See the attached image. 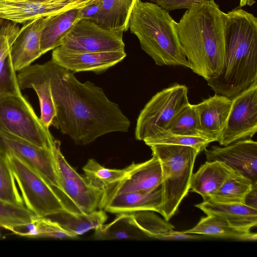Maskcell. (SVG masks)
<instances>
[{
  "instance_id": "41",
  "label": "cell",
  "mask_w": 257,
  "mask_h": 257,
  "mask_svg": "<svg viewBox=\"0 0 257 257\" xmlns=\"http://www.w3.org/2000/svg\"><path fill=\"white\" fill-rule=\"evenodd\" d=\"M3 238V236L2 234L0 232V239Z\"/></svg>"
},
{
  "instance_id": "30",
  "label": "cell",
  "mask_w": 257,
  "mask_h": 257,
  "mask_svg": "<svg viewBox=\"0 0 257 257\" xmlns=\"http://www.w3.org/2000/svg\"><path fill=\"white\" fill-rule=\"evenodd\" d=\"M85 178L94 188L104 190L111 184L124 178L127 174V167L123 169H109L90 159L83 167Z\"/></svg>"
},
{
  "instance_id": "13",
  "label": "cell",
  "mask_w": 257,
  "mask_h": 257,
  "mask_svg": "<svg viewBox=\"0 0 257 257\" xmlns=\"http://www.w3.org/2000/svg\"><path fill=\"white\" fill-rule=\"evenodd\" d=\"M0 153L17 156L37 171L51 186L60 191L51 149L0 132Z\"/></svg>"
},
{
  "instance_id": "23",
  "label": "cell",
  "mask_w": 257,
  "mask_h": 257,
  "mask_svg": "<svg viewBox=\"0 0 257 257\" xmlns=\"http://www.w3.org/2000/svg\"><path fill=\"white\" fill-rule=\"evenodd\" d=\"M139 229L148 237L165 240H196L202 235L188 234L174 230L175 227L152 211H139L131 213Z\"/></svg>"
},
{
  "instance_id": "11",
  "label": "cell",
  "mask_w": 257,
  "mask_h": 257,
  "mask_svg": "<svg viewBox=\"0 0 257 257\" xmlns=\"http://www.w3.org/2000/svg\"><path fill=\"white\" fill-rule=\"evenodd\" d=\"M123 32L103 28L88 19L76 22L63 39L61 46L73 51L105 52L124 50Z\"/></svg>"
},
{
  "instance_id": "32",
  "label": "cell",
  "mask_w": 257,
  "mask_h": 257,
  "mask_svg": "<svg viewBox=\"0 0 257 257\" xmlns=\"http://www.w3.org/2000/svg\"><path fill=\"white\" fill-rule=\"evenodd\" d=\"M6 156L0 153V199L19 205L24 203Z\"/></svg>"
},
{
  "instance_id": "27",
  "label": "cell",
  "mask_w": 257,
  "mask_h": 257,
  "mask_svg": "<svg viewBox=\"0 0 257 257\" xmlns=\"http://www.w3.org/2000/svg\"><path fill=\"white\" fill-rule=\"evenodd\" d=\"M47 217L57 223L61 227L79 236L104 223L107 218L102 209L89 213L65 210Z\"/></svg>"
},
{
  "instance_id": "38",
  "label": "cell",
  "mask_w": 257,
  "mask_h": 257,
  "mask_svg": "<svg viewBox=\"0 0 257 257\" xmlns=\"http://www.w3.org/2000/svg\"><path fill=\"white\" fill-rule=\"evenodd\" d=\"M101 8V0H96L80 9L79 20L88 19L95 23Z\"/></svg>"
},
{
  "instance_id": "25",
  "label": "cell",
  "mask_w": 257,
  "mask_h": 257,
  "mask_svg": "<svg viewBox=\"0 0 257 257\" xmlns=\"http://www.w3.org/2000/svg\"><path fill=\"white\" fill-rule=\"evenodd\" d=\"M181 231L240 241H255L257 239L256 233L233 227L223 218L214 215H207L206 217H202L193 228Z\"/></svg>"
},
{
  "instance_id": "28",
  "label": "cell",
  "mask_w": 257,
  "mask_h": 257,
  "mask_svg": "<svg viewBox=\"0 0 257 257\" xmlns=\"http://www.w3.org/2000/svg\"><path fill=\"white\" fill-rule=\"evenodd\" d=\"M94 229L95 240H142L147 237L136 225L132 213L118 214L110 223L101 224Z\"/></svg>"
},
{
  "instance_id": "34",
  "label": "cell",
  "mask_w": 257,
  "mask_h": 257,
  "mask_svg": "<svg viewBox=\"0 0 257 257\" xmlns=\"http://www.w3.org/2000/svg\"><path fill=\"white\" fill-rule=\"evenodd\" d=\"M36 216L25 205L0 199V227L8 228L31 223Z\"/></svg>"
},
{
  "instance_id": "2",
  "label": "cell",
  "mask_w": 257,
  "mask_h": 257,
  "mask_svg": "<svg viewBox=\"0 0 257 257\" xmlns=\"http://www.w3.org/2000/svg\"><path fill=\"white\" fill-rule=\"evenodd\" d=\"M224 14L214 0H204L174 22L189 68L207 82L219 76L223 68Z\"/></svg>"
},
{
  "instance_id": "24",
  "label": "cell",
  "mask_w": 257,
  "mask_h": 257,
  "mask_svg": "<svg viewBox=\"0 0 257 257\" xmlns=\"http://www.w3.org/2000/svg\"><path fill=\"white\" fill-rule=\"evenodd\" d=\"M80 9H71L47 17L41 37L42 55L61 46L63 39L79 20Z\"/></svg>"
},
{
  "instance_id": "1",
  "label": "cell",
  "mask_w": 257,
  "mask_h": 257,
  "mask_svg": "<svg viewBox=\"0 0 257 257\" xmlns=\"http://www.w3.org/2000/svg\"><path fill=\"white\" fill-rule=\"evenodd\" d=\"M38 66L50 83L56 109L53 125L76 144L87 145L104 135L128 131L130 120L101 87L79 81L73 72L52 60Z\"/></svg>"
},
{
  "instance_id": "12",
  "label": "cell",
  "mask_w": 257,
  "mask_h": 257,
  "mask_svg": "<svg viewBox=\"0 0 257 257\" xmlns=\"http://www.w3.org/2000/svg\"><path fill=\"white\" fill-rule=\"evenodd\" d=\"M96 0H0V19L16 24L81 8Z\"/></svg>"
},
{
  "instance_id": "42",
  "label": "cell",
  "mask_w": 257,
  "mask_h": 257,
  "mask_svg": "<svg viewBox=\"0 0 257 257\" xmlns=\"http://www.w3.org/2000/svg\"><path fill=\"white\" fill-rule=\"evenodd\" d=\"M14 1H23V0H14Z\"/></svg>"
},
{
  "instance_id": "29",
  "label": "cell",
  "mask_w": 257,
  "mask_h": 257,
  "mask_svg": "<svg viewBox=\"0 0 257 257\" xmlns=\"http://www.w3.org/2000/svg\"><path fill=\"white\" fill-rule=\"evenodd\" d=\"M255 185L257 184H254L249 178L234 170L219 189L207 201L245 203L246 196Z\"/></svg>"
},
{
  "instance_id": "26",
  "label": "cell",
  "mask_w": 257,
  "mask_h": 257,
  "mask_svg": "<svg viewBox=\"0 0 257 257\" xmlns=\"http://www.w3.org/2000/svg\"><path fill=\"white\" fill-rule=\"evenodd\" d=\"M136 0H101V8L95 23L105 29L124 32Z\"/></svg>"
},
{
  "instance_id": "8",
  "label": "cell",
  "mask_w": 257,
  "mask_h": 257,
  "mask_svg": "<svg viewBox=\"0 0 257 257\" xmlns=\"http://www.w3.org/2000/svg\"><path fill=\"white\" fill-rule=\"evenodd\" d=\"M189 104L188 88L185 85L175 83L157 93L139 114L136 140L144 142L166 130L174 117Z\"/></svg>"
},
{
  "instance_id": "36",
  "label": "cell",
  "mask_w": 257,
  "mask_h": 257,
  "mask_svg": "<svg viewBox=\"0 0 257 257\" xmlns=\"http://www.w3.org/2000/svg\"><path fill=\"white\" fill-rule=\"evenodd\" d=\"M20 30L17 24L0 19V55L11 49Z\"/></svg>"
},
{
  "instance_id": "5",
  "label": "cell",
  "mask_w": 257,
  "mask_h": 257,
  "mask_svg": "<svg viewBox=\"0 0 257 257\" xmlns=\"http://www.w3.org/2000/svg\"><path fill=\"white\" fill-rule=\"evenodd\" d=\"M10 82L0 89V132L51 149L55 139L21 92L16 72L8 59Z\"/></svg>"
},
{
  "instance_id": "14",
  "label": "cell",
  "mask_w": 257,
  "mask_h": 257,
  "mask_svg": "<svg viewBox=\"0 0 257 257\" xmlns=\"http://www.w3.org/2000/svg\"><path fill=\"white\" fill-rule=\"evenodd\" d=\"M127 168V174L124 178L103 190L100 206L114 195L134 192H150L162 184L161 165L154 154L149 160L141 163H133Z\"/></svg>"
},
{
  "instance_id": "19",
  "label": "cell",
  "mask_w": 257,
  "mask_h": 257,
  "mask_svg": "<svg viewBox=\"0 0 257 257\" xmlns=\"http://www.w3.org/2000/svg\"><path fill=\"white\" fill-rule=\"evenodd\" d=\"M18 72L17 76L20 89L31 88L36 92L40 106V120L46 127L49 128L53 125L56 116L49 81L43 74L38 64L30 65Z\"/></svg>"
},
{
  "instance_id": "31",
  "label": "cell",
  "mask_w": 257,
  "mask_h": 257,
  "mask_svg": "<svg viewBox=\"0 0 257 257\" xmlns=\"http://www.w3.org/2000/svg\"><path fill=\"white\" fill-rule=\"evenodd\" d=\"M165 131L178 135L206 138L201 130L194 104L190 103L174 117Z\"/></svg>"
},
{
  "instance_id": "17",
  "label": "cell",
  "mask_w": 257,
  "mask_h": 257,
  "mask_svg": "<svg viewBox=\"0 0 257 257\" xmlns=\"http://www.w3.org/2000/svg\"><path fill=\"white\" fill-rule=\"evenodd\" d=\"M47 17L28 22L20 29L8 56L16 72L30 66L42 55L41 37Z\"/></svg>"
},
{
  "instance_id": "16",
  "label": "cell",
  "mask_w": 257,
  "mask_h": 257,
  "mask_svg": "<svg viewBox=\"0 0 257 257\" xmlns=\"http://www.w3.org/2000/svg\"><path fill=\"white\" fill-rule=\"evenodd\" d=\"M207 161H221L257 184V143L251 139L225 146H213L204 150Z\"/></svg>"
},
{
  "instance_id": "3",
  "label": "cell",
  "mask_w": 257,
  "mask_h": 257,
  "mask_svg": "<svg viewBox=\"0 0 257 257\" xmlns=\"http://www.w3.org/2000/svg\"><path fill=\"white\" fill-rule=\"evenodd\" d=\"M222 71L208 81L215 94L230 99L257 82V19L236 8L224 13Z\"/></svg>"
},
{
  "instance_id": "35",
  "label": "cell",
  "mask_w": 257,
  "mask_h": 257,
  "mask_svg": "<svg viewBox=\"0 0 257 257\" xmlns=\"http://www.w3.org/2000/svg\"><path fill=\"white\" fill-rule=\"evenodd\" d=\"M30 238H49L58 239H75L78 236L61 227L47 217L36 216L31 223Z\"/></svg>"
},
{
  "instance_id": "6",
  "label": "cell",
  "mask_w": 257,
  "mask_h": 257,
  "mask_svg": "<svg viewBox=\"0 0 257 257\" xmlns=\"http://www.w3.org/2000/svg\"><path fill=\"white\" fill-rule=\"evenodd\" d=\"M150 147L161 165V215L169 221L190 190L195 161L200 152L194 147L183 145L161 144Z\"/></svg>"
},
{
  "instance_id": "10",
  "label": "cell",
  "mask_w": 257,
  "mask_h": 257,
  "mask_svg": "<svg viewBox=\"0 0 257 257\" xmlns=\"http://www.w3.org/2000/svg\"><path fill=\"white\" fill-rule=\"evenodd\" d=\"M231 100L226 126L217 141L221 146L251 139L257 131V82Z\"/></svg>"
},
{
  "instance_id": "9",
  "label": "cell",
  "mask_w": 257,
  "mask_h": 257,
  "mask_svg": "<svg viewBox=\"0 0 257 257\" xmlns=\"http://www.w3.org/2000/svg\"><path fill=\"white\" fill-rule=\"evenodd\" d=\"M51 150L60 191L82 213H89L99 209L103 190L92 187L71 167L61 151L60 141L55 140Z\"/></svg>"
},
{
  "instance_id": "7",
  "label": "cell",
  "mask_w": 257,
  "mask_h": 257,
  "mask_svg": "<svg viewBox=\"0 0 257 257\" xmlns=\"http://www.w3.org/2000/svg\"><path fill=\"white\" fill-rule=\"evenodd\" d=\"M6 156L24 205L38 217L70 210L58 193L34 168L12 154Z\"/></svg>"
},
{
  "instance_id": "21",
  "label": "cell",
  "mask_w": 257,
  "mask_h": 257,
  "mask_svg": "<svg viewBox=\"0 0 257 257\" xmlns=\"http://www.w3.org/2000/svg\"><path fill=\"white\" fill-rule=\"evenodd\" d=\"M195 206L206 215H214L226 220L231 226L250 230L257 225V209L245 203L203 201Z\"/></svg>"
},
{
  "instance_id": "20",
  "label": "cell",
  "mask_w": 257,
  "mask_h": 257,
  "mask_svg": "<svg viewBox=\"0 0 257 257\" xmlns=\"http://www.w3.org/2000/svg\"><path fill=\"white\" fill-rule=\"evenodd\" d=\"M161 185L150 192H134L117 194L104 201L99 209L112 213H131L152 211L162 214Z\"/></svg>"
},
{
  "instance_id": "40",
  "label": "cell",
  "mask_w": 257,
  "mask_h": 257,
  "mask_svg": "<svg viewBox=\"0 0 257 257\" xmlns=\"http://www.w3.org/2000/svg\"><path fill=\"white\" fill-rule=\"evenodd\" d=\"M255 3V0H239L238 8H241L245 6H251Z\"/></svg>"
},
{
  "instance_id": "4",
  "label": "cell",
  "mask_w": 257,
  "mask_h": 257,
  "mask_svg": "<svg viewBox=\"0 0 257 257\" xmlns=\"http://www.w3.org/2000/svg\"><path fill=\"white\" fill-rule=\"evenodd\" d=\"M174 22L169 12L156 4L136 0L128 29L138 38L142 50L156 65L190 68Z\"/></svg>"
},
{
  "instance_id": "22",
  "label": "cell",
  "mask_w": 257,
  "mask_h": 257,
  "mask_svg": "<svg viewBox=\"0 0 257 257\" xmlns=\"http://www.w3.org/2000/svg\"><path fill=\"white\" fill-rule=\"evenodd\" d=\"M234 170L225 163L207 161L193 173L190 189L200 195L203 201L208 200L221 186Z\"/></svg>"
},
{
  "instance_id": "37",
  "label": "cell",
  "mask_w": 257,
  "mask_h": 257,
  "mask_svg": "<svg viewBox=\"0 0 257 257\" xmlns=\"http://www.w3.org/2000/svg\"><path fill=\"white\" fill-rule=\"evenodd\" d=\"M162 9L170 12L178 9H189L195 4L204 0H150Z\"/></svg>"
},
{
  "instance_id": "33",
  "label": "cell",
  "mask_w": 257,
  "mask_h": 257,
  "mask_svg": "<svg viewBox=\"0 0 257 257\" xmlns=\"http://www.w3.org/2000/svg\"><path fill=\"white\" fill-rule=\"evenodd\" d=\"M149 147L154 145H176L194 147L200 151H204L213 141L208 138L198 136H188L173 134L164 131L144 141Z\"/></svg>"
},
{
  "instance_id": "39",
  "label": "cell",
  "mask_w": 257,
  "mask_h": 257,
  "mask_svg": "<svg viewBox=\"0 0 257 257\" xmlns=\"http://www.w3.org/2000/svg\"><path fill=\"white\" fill-rule=\"evenodd\" d=\"M256 189L257 185H254L245 199V201L249 200V202L245 204L255 208H256Z\"/></svg>"
},
{
  "instance_id": "18",
  "label": "cell",
  "mask_w": 257,
  "mask_h": 257,
  "mask_svg": "<svg viewBox=\"0 0 257 257\" xmlns=\"http://www.w3.org/2000/svg\"><path fill=\"white\" fill-rule=\"evenodd\" d=\"M231 104V99L215 93L194 104L201 130L205 137L218 141L226 126Z\"/></svg>"
},
{
  "instance_id": "15",
  "label": "cell",
  "mask_w": 257,
  "mask_h": 257,
  "mask_svg": "<svg viewBox=\"0 0 257 257\" xmlns=\"http://www.w3.org/2000/svg\"><path fill=\"white\" fill-rule=\"evenodd\" d=\"M126 56L124 50L80 52L60 46L53 49L51 60L57 65L74 73L92 71L100 74L121 62Z\"/></svg>"
}]
</instances>
